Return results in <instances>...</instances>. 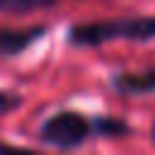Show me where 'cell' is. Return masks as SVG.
Segmentation results:
<instances>
[{"instance_id":"6da1fadb","label":"cell","mask_w":155,"mask_h":155,"mask_svg":"<svg viewBox=\"0 0 155 155\" xmlns=\"http://www.w3.org/2000/svg\"><path fill=\"white\" fill-rule=\"evenodd\" d=\"M116 39H126V41L155 39V17L87 22V24H73L65 31V41L78 48H92V46H102V44H109Z\"/></svg>"},{"instance_id":"7a4b0ae2","label":"cell","mask_w":155,"mask_h":155,"mask_svg":"<svg viewBox=\"0 0 155 155\" xmlns=\"http://www.w3.org/2000/svg\"><path fill=\"white\" fill-rule=\"evenodd\" d=\"M87 138H92V119L73 109L56 111L39 126V140L58 150H75Z\"/></svg>"},{"instance_id":"3957f363","label":"cell","mask_w":155,"mask_h":155,"mask_svg":"<svg viewBox=\"0 0 155 155\" xmlns=\"http://www.w3.org/2000/svg\"><path fill=\"white\" fill-rule=\"evenodd\" d=\"M46 36V27H0V58H15Z\"/></svg>"},{"instance_id":"277c9868","label":"cell","mask_w":155,"mask_h":155,"mask_svg":"<svg viewBox=\"0 0 155 155\" xmlns=\"http://www.w3.org/2000/svg\"><path fill=\"white\" fill-rule=\"evenodd\" d=\"M111 87L124 97H143L155 92V68L136 70V73H119L111 78Z\"/></svg>"},{"instance_id":"5b68a950","label":"cell","mask_w":155,"mask_h":155,"mask_svg":"<svg viewBox=\"0 0 155 155\" xmlns=\"http://www.w3.org/2000/svg\"><path fill=\"white\" fill-rule=\"evenodd\" d=\"M92 136L94 138H126L131 136V126L119 116H94Z\"/></svg>"},{"instance_id":"8992f818","label":"cell","mask_w":155,"mask_h":155,"mask_svg":"<svg viewBox=\"0 0 155 155\" xmlns=\"http://www.w3.org/2000/svg\"><path fill=\"white\" fill-rule=\"evenodd\" d=\"M58 5V0H0L2 15H29L36 10H46Z\"/></svg>"},{"instance_id":"52a82bcc","label":"cell","mask_w":155,"mask_h":155,"mask_svg":"<svg viewBox=\"0 0 155 155\" xmlns=\"http://www.w3.org/2000/svg\"><path fill=\"white\" fill-rule=\"evenodd\" d=\"M22 104V97L15 94V92H7V90H0V116L2 114H10L12 109H17Z\"/></svg>"},{"instance_id":"ba28073f","label":"cell","mask_w":155,"mask_h":155,"mask_svg":"<svg viewBox=\"0 0 155 155\" xmlns=\"http://www.w3.org/2000/svg\"><path fill=\"white\" fill-rule=\"evenodd\" d=\"M0 150H15V145H10V143H5V140H0Z\"/></svg>"},{"instance_id":"9c48e42d","label":"cell","mask_w":155,"mask_h":155,"mask_svg":"<svg viewBox=\"0 0 155 155\" xmlns=\"http://www.w3.org/2000/svg\"><path fill=\"white\" fill-rule=\"evenodd\" d=\"M150 138H153V143H155V124H153V128H150Z\"/></svg>"}]
</instances>
